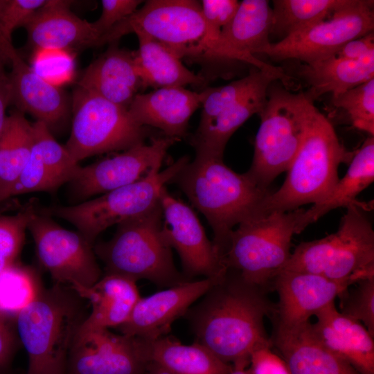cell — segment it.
Listing matches in <instances>:
<instances>
[{"label": "cell", "mask_w": 374, "mask_h": 374, "mask_svg": "<svg viewBox=\"0 0 374 374\" xmlns=\"http://www.w3.org/2000/svg\"><path fill=\"white\" fill-rule=\"evenodd\" d=\"M267 292V289L249 283L227 268L203 299L185 314L196 342L230 364L249 360L258 348L272 347L264 319L274 315L276 305Z\"/></svg>", "instance_id": "cell-1"}, {"label": "cell", "mask_w": 374, "mask_h": 374, "mask_svg": "<svg viewBox=\"0 0 374 374\" xmlns=\"http://www.w3.org/2000/svg\"><path fill=\"white\" fill-rule=\"evenodd\" d=\"M172 182L207 220L213 233L212 242L222 258L233 227L258 216L263 200L271 193L245 173L234 172L223 158L204 154H195Z\"/></svg>", "instance_id": "cell-2"}, {"label": "cell", "mask_w": 374, "mask_h": 374, "mask_svg": "<svg viewBox=\"0 0 374 374\" xmlns=\"http://www.w3.org/2000/svg\"><path fill=\"white\" fill-rule=\"evenodd\" d=\"M88 314L84 299L70 287H44L15 320L28 355L26 374H66L70 351Z\"/></svg>", "instance_id": "cell-3"}, {"label": "cell", "mask_w": 374, "mask_h": 374, "mask_svg": "<svg viewBox=\"0 0 374 374\" xmlns=\"http://www.w3.org/2000/svg\"><path fill=\"white\" fill-rule=\"evenodd\" d=\"M355 152L344 147L331 122L317 109L284 183L265 198L258 215L288 212L322 201L339 180V165L350 163Z\"/></svg>", "instance_id": "cell-4"}, {"label": "cell", "mask_w": 374, "mask_h": 374, "mask_svg": "<svg viewBox=\"0 0 374 374\" xmlns=\"http://www.w3.org/2000/svg\"><path fill=\"white\" fill-rule=\"evenodd\" d=\"M131 33L160 43L180 59L229 60L220 34L206 23L197 1H146L141 8L103 35L96 46L118 42Z\"/></svg>", "instance_id": "cell-5"}, {"label": "cell", "mask_w": 374, "mask_h": 374, "mask_svg": "<svg viewBox=\"0 0 374 374\" xmlns=\"http://www.w3.org/2000/svg\"><path fill=\"white\" fill-rule=\"evenodd\" d=\"M274 81L259 113L252 163L245 174L259 187L268 189L295 158L309 122L317 109L306 91L292 93Z\"/></svg>", "instance_id": "cell-6"}, {"label": "cell", "mask_w": 374, "mask_h": 374, "mask_svg": "<svg viewBox=\"0 0 374 374\" xmlns=\"http://www.w3.org/2000/svg\"><path fill=\"white\" fill-rule=\"evenodd\" d=\"M162 222L159 202L144 213L118 224L110 240L94 244L95 254L103 262L105 274L136 282L146 279L168 287L187 280L175 266Z\"/></svg>", "instance_id": "cell-7"}, {"label": "cell", "mask_w": 374, "mask_h": 374, "mask_svg": "<svg viewBox=\"0 0 374 374\" xmlns=\"http://www.w3.org/2000/svg\"><path fill=\"white\" fill-rule=\"evenodd\" d=\"M338 230L298 244L281 271L309 272L334 280L374 276V231L359 204L348 206Z\"/></svg>", "instance_id": "cell-8"}, {"label": "cell", "mask_w": 374, "mask_h": 374, "mask_svg": "<svg viewBox=\"0 0 374 374\" xmlns=\"http://www.w3.org/2000/svg\"><path fill=\"white\" fill-rule=\"evenodd\" d=\"M303 211L274 212L240 222L232 231L223 256L226 267L268 290L290 258L293 235L303 231Z\"/></svg>", "instance_id": "cell-9"}, {"label": "cell", "mask_w": 374, "mask_h": 374, "mask_svg": "<svg viewBox=\"0 0 374 374\" xmlns=\"http://www.w3.org/2000/svg\"><path fill=\"white\" fill-rule=\"evenodd\" d=\"M190 161L183 156L163 170L98 197L69 206L39 209L73 224L91 244L107 228L148 211L159 202L162 189Z\"/></svg>", "instance_id": "cell-10"}, {"label": "cell", "mask_w": 374, "mask_h": 374, "mask_svg": "<svg viewBox=\"0 0 374 374\" xmlns=\"http://www.w3.org/2000/svg\"><path fill=\"white\" fill-rule=\"evenodd\" d=\"M70 136L64 145L77 163L145 142L148 127L136 123L127 109L77 87L72 103Z\"/></svg>", "instance_id": "cell-11"}, {"label": "cell", "mask_w": 374, "mask_h": 374, "mask_svg": "<svg viewBox=\"0 0 374 374\" xmlns=\"http://www.w3.org/2000/svg\"><path fill=\"white\" fill-rule=\"evenodd\" d=\"M373 29V1L350 0L328 19L271 43L263 54L311 64L335 55L345 44Z\"/></svg>", "instance_id": "cell-12"}, {"label": "cell", "mask_w": 374, "mask_h": 374, "mask_svg": "<svg viewBox=\"0 0 374 374\" xmlns=\"http://www.w3.org/2000/svg\"><path fill=\"white\" fill-rule=\"evenodd\" d=\"M28 230L40 265L55 283L78 292L102 277L93 244L78 231L62 227L39 209L30 221Z\"/></svg>", "instance_id": "cell-13"}, {"label": "cell", "mask_w": 374, "mask_h": 374, "mask_svg": "<svg viewBox=\"0 0 374 374\" xmlns=\"http://www.w3.org/2000/svg\"><path fill=\"white\" fill-rule=\"evenodd\" d=\"M177 141L165 136L154 137L149 143H141L112 157L80 166L68 183L73 204L133 184L160 170L168 149Z\"/></svg>", "instance_id": "cell-14"}, {"label": "cell", "mask_w": 374, "mask_h": 374, "mask_svg": "<svg viewBox=\"0 0 374 374\" xmlns=\"http://www.w3.org/2000/svg\"><path fill=\"white\" fill-rule=\"evenodd\" d=\"M159 202L162 231L168 245L177 251L187 278H217L226 271L223 258L206 234L195 211L164 187Z\"/></svg>", "instance_id": "cell-15"}, {"label": "cell", "mask_w": 374, "mask_h": 374, "mask_svg": "<svg viewBox=\"0 0 374 374\" xmlns=\"http://www.w3.org/2000/svg\"><path fill=\"white\" fill-rule=\"evenodd\" d=\"M146 364L134 337L109 330L79 331L66 374H144Z\"/></svg>", "instance_id": "cell-16"}, {"label": "cell", "mask_w": 374, "mask_h": 374, "mask_svg": "<svg viewBox=\"0 0 374 374\" xmlns=\"http://www.w3.org/2000/svg\"><path fill=\"white\" fill-rule=\"evenodd\" d=\"M222 276L187 280L140 298L127 321L116 328L121 335L131 337L153 339L165 336L173 321L185 314Z\"/></svg>", "instance_id": "cell-17"}, {"label": "cell", "mask_w": 374, "mask_h": 374, "mask_svg": "<svg viewBox=\"0 0 374 374\" xmlns=\"http://www.w3.org/2000/svg\"><path fill=\"white\" fill-rule=\"evenodd\" d=\"M355 283L309 272L280 271L273 284L279 298L276 305L275 323L292 327L309 322L312 316L335 302Z\"/></svg>", "instance_id": "cell-18"}, {"label": "cell", "mask_w": 374, "mask_h": 374, "mask_svg": "<svg viewBox=\"0 0 374 374\" xmlns=\"http://www.w3.org/2000/svg\"><path fill=\"white\" fill-rule=\"evenodd\" d=\"M32 127L33 140L29 158L8 199L33 192L55 193L72 180L80 166L65 146L55 139L44 123L36 121Z\"/></svg>", "instance_id": "cell-19"}, {"label": "cell", "mask_w": 374, "mask_h": 374, "mask_svg": "<svg viewBox=\"0 0 374 374\" xmlns=\"http://www.w3.org/2000/svg\"><path fill=\"white\" fill-rule=\"evenodd\" d=\"M1 48L11 70L8 73L11 88V104L44 123L51 131L68 112V98L60 87L48 82L37 75L13 47L4 39Z\"/></svg>", "instance_id": "cell-20"}, {"label": "cell", "mask_w": 374, "mask_h": 374, "mask_svg": "<svg viewBox=\"0 0 374 374\" xmlns=\"http://www.w3.org/2000/svg\"><path fill=\"white\" fill-rule=\"evenodd\" d=\"M267 0H243L229 24L220 35L230 60L250 64L264 71L283 69L255 57L269 47L273 27V11Z\"/></svg>", "instance_id": "cell-21"}, {"label": "cell", "mask_w": 374, "mask_h": 374, "mask_svg": "<svg viewBox=\"0 0 374 374\" xmlns=\"http://www.w3.org/2000/svg\"><path fill=\"white\" fill-rule=\"evenodd\" d=\"M70 1L51 0L39 8L24 26L33 50L71 49L96 46L100 37L92 23L70 10Z\"/></svg>", "instance_id": "cell-22"}, {"label": "cell", "mask_w": 374, "mask_h": 374, "mask_svg": "<svg viewBox=\"0 0 374 374\" xmlns=\"http://www.w3.org/2000/svg\"><path fill=\"white\" fill-rule=\"evenodd\" d=\"M202 105L200 93L166 87L136 94L127 111L138 124L159 129L178 141L186 136L189 120Z\"/></svg>", "instance_id": "cell-23"}, {"label": "cell", "mask_w": 374, "mask_h": 374, "mask_svg": "<svg viewBox=\"0 0 374 374\" xmlns=\"http://www.w3.org/2000/svg\"><path fill=\"white\" fill-rule=\"evenodd\" d=\"M311 323L317 339L329 350L348 362L359 374H374V341L359 322L341 314L330 303Z\"/></svg>", "instance_id": "cell-24"}, {"label": "cell", "mask_w": 374, "mask_h": 374, "mask_svg": "<svg viewBox=\"0 0 374 374\" xmlns=\"http://www.w3.org/2000/svg\"><path fill=\"white\" fill-rule=\"evenodd\" d=\"M271 341L291 374H359L317 339L310 321L292 327L275 323Z\"/></svg>", "instance_id": "cell-25"}, {"label": "cell", "mask_w": 374, "mask_h": 374, "mask_svg": "<svg viewBox=\"0 0 374 374\" xmlns=\"http://www.w3.org/2000/svg\"><path fill=\"white\" fill-rule=\"evenodd\" d=\"M108 48L84 70L78 87L128 108L134 96L143 89L134 61V51L118 47Z\"/></svg>", "instance_id": "cell-26"}, {"label": "cell", "mask_w": 374, "mask_h": 374, "mask_svg": "<svg viewBox=\"0 0 374 374\" xmlns=\"http://www.w3.org/2000/svg\"><path fill=\"white\" fill-rule=\"evenodd\" d=\"M76 293L91 307L79 330L81 332L118 327L127 321L141 298L136 281L109 274Z\"/></svg>", "instance_id": "cell-27"}, {"label": "cell", "mask_w": 374, "mask_h": 374, "mask_svg": "<svg viewBox=\"0 0 374 374\" xmlns=\"http://www.w3.org/2000/svg\"><path fill=\"white\" fill-rule=\"evenodd\" d=\"M278 79L269 78L222 110L212 119L199 123L190 139L195 154L223 158L225 147L233 133L252 115L259 114L269 85Z\"/></svg>", "instance_id": "cell-28"}, {"label": "cell", "mask_w": 374, "mask_h": 374, "mask_svg": "<svg viewBox=\"0 0 374 374\" xmlns=\"http://www.w3.org/2000/svg\"><path fill=\"white\" fill-rule=\"evenodd\" d=\"M146 363H155L171 374H229L233 365L219 359L203 345H184L170 337H134Z\"/></svg>", "instance_id": "cell-29"}, {"label": "cell", "mask_w": 374, "mask_h": 374, "mask_svg": "<svg viewBox=\"0 0 374 374\" xmlns=\"http://www.w3.org/2000/svg\"><path fill=\"white\" fill-rule=\"evenodd\" d=\"M299 74L309 86L306 92L314 101L327 93L335 96L374 78V53L358 60L333 55L301 65Z\"/></svg>", "instance_id": "cell-30"}, {"label": "cell", "mask_w": 374, "mask_h": 374, "mask_svg": "<svg viewBox=\"0 0 374 374\" xmlns=\"http://www.w3.org/2000/svg\"><path fill=\"white\" fill-rule=\"evenodd\" d=\"M136 35L139 48L134 51V61L143 89L184 87L204 82L202 76L188 69L170 50L147 36Z\"/></svg>", "instance_id": "cell-31"}, {"label": "cell", "mask_w": 374, "mask_h": 374, "mask_svg": "<svg viewBox=\"0 0 374 374\" xmlns=\"http://www.w3.org/2000/svg\"><path fill=\"white\" fill-rule=\"evenodd\" d=\"M346 175L339 179L330 193L322 201L313 204L302 214L301 226H306L330 211L358 204L356 197L374 180V137H367L356 150Z\"/></svg>", "instance_id": "cell-32"}, {"label": "cell", "mask_w": 374, "mask_h": 374, "mask_svg": "<svg viewBox=\"0 0 374 374\" xmlns=\"http://www.w3.org/2000/svg\"><path fill=\"white\" fill-rule=\"evenodd\" d=\"M33 127L23 112L15 109L6 117L0 136V203L21 173L31 152Z\"/></svg>", "instance_id": "cell-33"}, {"label": "cell", "mask_w": 374, "mask_h": 374, "mask_svg": "<svg viewBox=\"0 0 374 374\" xmlns=\"http://www.w3.org/2000/svg\"><path fill=\"white\" fill-rule=\"evenodd\" d=\"M349 2L350 0H274L271 33L283 39L328 19Z\"/></svg>", "instance_id": "cell-34"}, {"label": "cell", "mask_w": 374, "mask_h": 374, "mask_svg": "<svg viewBox=\"0 0 374 374\" xmlns=\"http://www.w3.org/2000/svg\"><path fill=\"white\" fill-rule=\"evenodd\" d=\"M37 271L16 262L0 273V314L15 323L43 289Z\"/></svg>", "instance_id": "cell-35"}, {"label": "cell", "mask_w": 374, "mask_h": 374, "mask_svg": "<svg viewBox=\"0 0 374 374\" xmlns=\"http://www.w3.org/2000/svg\"><path fill=\"white\" fill-rule=\"evenodd\" d=\"M38 210L35 200H30L15 215H0V273L17 262L26 231Z\"/></svg>", "instance_id": "cell-36"}, {"label": "cell", "mask_w": 374, "mask_h": 374, "mask_svg": "<svg viewBox=\"0 0 374 374\" xmlns=\"http://www.w3.org/2000/svg\"><path fill=\"white\" fill-rule=\"evenodd\" d=\"M332 103L344 111L355 128L374 135V78L332 96Z\"/></svg>", "instance_id": "cell-37"}, {"label": "cell", "mask_w": 374, "mask_h": 374, "mask_svg": "<svg viewBox=\"0 0 374 374\" xmlns=\"http://www.w3.org/2000/svg\"><path fill=\"white\" fill-rule=\"evenodd\" d=\"M338 298L339 312L362 323L374 337V276L358 280Z\"/></svg>", "instance_id": "cell-38"}, {"label": "cell", "mask_w": 374, "mask_h": 374, "mask_svg": "<svg viewBox=\"0 0 374 374\" xmlns=\"http://www.w3.org/2000/svg\"><path fill=\"white\" fill-rule=\"evenodd\" d=\"M31 62V68L37 75L57 87L69 82L74 76V58L69 51L57 48L34 50Z\"/></svg>", "instance_id": "cell-39"}, {"label": "cell", "mask_w": 374, "mask_h": 374, "mask_svg": "<svg viewBox=\"0 0 374 374\" xmlns=\"http://www.w3.org/2000/svg\"><path fill=\"white\" fill-rule=\"evenodd\" d=\"M45 0H0V36L11 42L13 30L28 23Z\"/></svg>", "instance_id": "cell-40"}, {"label": "cell", "mask_w": 374, "mask_h": 374, "mask_svg": "<svg viewBox=\"0 0 374 374\" xmlns=\"http://www.w3.org/2000/svg\"><path fill=\"white\" fill-rule=\"evenodd\" d=\"M142 2L140 0L101 1V15L96 21L92 22L100 37L115 25L132 15Z\"/></svg>", "instance_id": "cell-41"}, {"label": "cell", "mask_w": 374, "mask_h": 374, "mask_svg": "<svg viewBox=\"0 0 374 374\" xmlns=\"http://www.w3.org/2000/svg\"><path fill=\"white\" fill-rule=\"evenodd\" d=\"M239 5L236 0H202L200 3L204 19L219 34L232 20Z\"/></svg>", "instance_id": "cell-42"}, {"label": "cell", "mask_w": 374, "mask_h": 374, "mask_svg": "<svg viewBox=\"0 0 374 374\" xmlns=\"http://www.w3.org/2000/svg\"><path fill=\"white\" fill-rule=\"evenodd\" d=\"M271 348H258L251 354L249 374H291L283 359Z\"/></svg>", "instance_id": "cell-43"}, {"label": "cell", "mask_w": 374, "mask_h": 374, "mask_svg": "<svg viewBox=\"0 0 374 374\" xmlns=\"http://www.w3.org/2000/svg\"><path fill=\"white\" fill-rule=\"evenodd\" d=\"M12 321L0 314V374H8L14 355L20 344Z\"/></svg>", "instance_id": "cell-44"}, {"label": "cell", "mask_w": 374, "mask_h": 374, "mask_svg": "<svg viewBox=\"0 0 374 374\" xmlns=\"http://www.w3.org/2000/svg\"><path fill=\"white\" fill-rule=\"evenodd\" d=\"M372 53H374L373 32L349 41L334 56L341 59L358 60Z\"/></svg>", "instance_id": "cell-45"}, {"label": "cell", "mask_w": 374, "mask_h": 374, "mask_svg": "<svg viewBox=\"0 0 374 374\" xmlns=\"http://www.w3.org/2000/svg\"><path fill=\"white\" fill-rule=\"evenodd\" d=\"M8 64L6 57L1 48L0 43V136L3 132L6 120V110L11 104L12 88L8 72L6 70Z\"/></svg>", "instance_id": "cell-46"}, {"label": "cell", "mask_w": 374, "mask_h": 374, "mask_svg": "<svg viewBox=\"0 0 374 374\" xmlns=\"http://www.w3.org/2000/svg\"><path fill=\"white\" fill-rule=\"evenodd\" d=\"M233 365V369L229 374H249L247 366L249 365V360H242Z\"/></svg>", "instance_id": "cell-47"}, {"label": "cell", "mask_w": 374, "mask_h": 374, "mask_svg": "<svg viewBox=\"0 0 374 374\" xmlns=\"http://www.w3.org/2000/svg\"><path fill=\"white\" fill-rule=\"evenodd\" d=\"M145 372H148V374H171L161 366L153 362L147 363Z\"/></svg>", "instance_id": "cell-48"}, {"label": "cell", "mask_w": 374, "mask_h": 374, "mask_svg": "<svg viewBox=\"0 0 374 374\" xmlns=\"http://www.w3.org/2000/svg\"><path fill=\"white\" fill-rule=\"evenodd\" d=\"M1 39H2V37L0 36V43H1Z\"/></svg>", "instance_id": "cell-49"}]
</instances>
